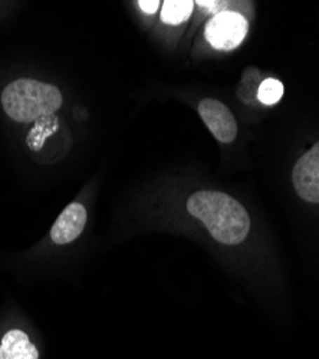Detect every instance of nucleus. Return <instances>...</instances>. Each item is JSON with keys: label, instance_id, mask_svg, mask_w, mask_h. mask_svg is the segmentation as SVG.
I'll return each mask as SVG.
<instances>
[{"label": "nucleus", "instance_id": "1", "mask_svg": "<svg viewBox=\"0 0 319 359\" xmlns=\"http://www.w3.org/2000/svg\"><path fill=\"white\" fill-rule=\"evenodd\" d=\"M187 212L206 226L215 241L233 246L242 243L250 231L245 207L222 191L201 190L187 200Z\"/></svg>", "mask_w": 319, "mask_h": 359}, {"label": "nucleus", "instance_id": "2", "mask_svg": "<svg viewBox=\"0 0 319 359\" xmlns=\"http://www.w3.org/2000/svg\"><path fill=\"white\" fill-rule=\"evenodd\" d=\"M0 101L13 121L35 123L61 108L62 94L55 85L20 78L5 86Z\"/></svg>", "mask_w": 319, "mask_h": 359}, {"label": "nucleus", "instance_id": "3", "mask_svg": "<svg viewBox=\"0 0 319 359\" xmlns=\"http://www.w3.org/2000/svg\"><path fill=\"white\" fill-rule=\"evenodd\" d=\"M247 29V20L242 15L223 11L209 20L205 29V36L215 49L231 50L243 42Z\"/></svg>", "mask_w": 319, "mask_h": 359}, {"label": "nucleus", "instance_id": "4", "mask_svg": "<svg viewBox=\"0 0 319 359\" xmlns=\"http://www.w3.org/2000/svg\"><path fill=\"white\" fill-rule=\"evenodd\" d=\"M198 114L219 142L227 144L236 138L238 123L223 102L213 98L203 100L198 104Z\"/></svg>", "mask_w": 319, "mask_h": 359}, {"label": "nucleus", "instance_id": "5", "mask_svg": "<svg viewBox=\"0 0 319 359\" xmlns=\"http://www.w3.org/2000/svg\"><path fill=\"white\" fill-rule=\"evenodd\" d=\"M292 182L302 200L319 204V142L298 160L294 167Z\"/></svg>", "mask_w": 319, "mask_h": 359}, {"label": "nucleus", "instance_id": "6", "mask_svg": "<svg viewBox=\"0 0 319 359\" xmlns=\"http://www.w3.org/2000/svg\"><path fill=\"white\" fill-rule=\"evenodd\" d=\"M86 219H88L86 208L78 201L71 203L50 229L52 242L60 246L75 242L85 229Z\"/></svg>", "mask_w": 319, "mask_h": 359}, {"label": "nucleus", "instance_id": "7", "mask_svg": "<svg viewBox=\"0 0 319 359\" xmlns=\"http://www.w3.org/2000/svg\"><path fill=\"white\" fill-rule=\"evenodd\" d=\"M0 359H39V351L19 327H12L0 338Z\"/></svg>", "mask_w": 319, "mask_h": 359}, {"label": "nucleus", "instance_id": "8", "mask_svg": "<svg viewBox=\"0 0 319 359\" xmlns=\"http://www.w3.org/2000/svg\"><path fill=\"white\" fill-rule=\"evenodd\" d=\"M264 82V75L257 68L249 67L243 71L242 79L238 86V97L245 104H254L257 101L259 88Z\"/></svg>", "mask_w": 319, "mask_h": 359}, {"label": "nucleus", "instance_id": "9", "mask_svg": "<svg viewBox=\"0 0 319 359\" xmlns=\"http://www.w3.org/2000/svg\"><path fill=\"white\" fill-rule=\"evenodd\" d=\"M57 124L60 123H57V118L55 115L39 118L38 121H35L31 133L27 134V138H26L27 147L31 148L32 151H39L45 144V140L57 130Z\"/></svg>", "mask_w": 319, "mask_h": 359}, {"label": "nucleus", "instance_id": "10", "mask_svg": "<svg viewBox=\"0 0 319 359\" xmlns=\"http://www.w3.org/2000/svg\"><path fill=\"white\" fill-rule=\"evenodd\" d=\"M193 8L191 0H167L163 4L161 20L168 25H180L190 18Z\"/></svg>", "mask_w": 319, "mask_h": 359}, {"label": "nucleus", "instance_id": "11", "mask_svg": "<svg viewBox=\"0 0 319 359\" xmlns=\"http://www.w3.org/2000/svg\"><path fill=\"white\" fill-rule=\"evenodd\" d=\"M283 95V85L280 81L275 78H266L264 79L262 85L259 88L257 101L262 102L264 105H275L280 101Z\"/></svg>", "mask_w": 319, "mask_h": 359}, {"label": "nucleus", "instance_id": "12", "mask_svg": "<svg viewBox=\"0 0 319 359\" xmlns=\"http://www.w3.org/2000/svg\"><path fill=\"white\" fill-rule=\"evenodd\" d=\"M137 5L140 6V9H141L142 12L150 13V15L156 13L157 9L160 8V2H158V0H140V2H138Z\"/></svg>", "mask_w": 319, "mask_h": 359}]
</instances>
